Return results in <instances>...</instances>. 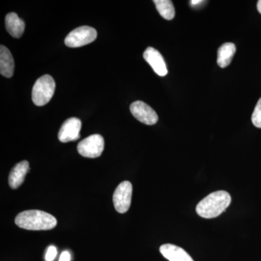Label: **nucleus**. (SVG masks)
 I'll return each mask as SVG.
<instances>
[{
	"label": "nucleus",
	"instance_id": "1",
	"mask_svg": "<svg viewBox=\"0 0 261 261\" xmlns=\"http://www.w3.org/2000/svg\"><path fill=\"white\" fill-rule=\"evenodd\" d=\"M231 202V196L227 192L221 190L213 192L199 202L196 211L204 219H214L224 213Z\"/></svg>",
	"mask_w": 261,
	"mask_h": 261
},
{
	"label": "nucleus",
	"instance_id": "2",
	"mask_svg": "<svg viewBox=\"0 0 261 261\" xmlns=\"http://www.w3.org/2000/svg\"><path fill=\"white\" fill-rule=\"evenodd\" d=\"M15 222L19 227L32 231L50 230L57 225V220L53 215L38 210L20 213L15 218Z\"/></svg>",
	"mask_w": 261,
	"mask_h": 261
},
{
	"label": "nucleus",
	"instance_id": "3",
	"mask_svg": "<svg viewBox=\"0 0 261 261\" xmlns=\"http://www.w3.org/2000/svg\"><path fill=\"white\" fill-rule=\"evenodd\" d=\"M56 82L49 75H44L38 79L32 89V100L37 106L47 104L54 95Z\"/></svg>",
	"mask_w": 261,
	"mask_h": 261
},
{
	"label": "nucleus",
	"instance_id": "4",
	"mask_svg": "<svg viewBox=\"0 0 261 261\" xmlns=\"http://www.w3.org/2000/svg\"><path fill=\"white\" fill-rule=\"evenodd\" d=\"M97 37V33L95 29L84 25L70 32L65 38V44L69 47H80L93 42Z\"/></svg>",
	"mask_w": 261,
	"mask_h": 261
},
{
	"label": "nucleus",
	"instance_id": "5",
	"mask_svg": "<svg viewBox=\"0 0 261 261\" xmlns=\"http://www.w3.org/2000/svg\"><path fill=\"white\" fill-rule=\"evenodd\" d=\"M104 147V139L102 136L93 135L80 142L77 149L79 153L84 157L96 159L102 154Z\"/></svg>",
	"mask_w": 261,
	"mask_h": 261
},
{
	"label": "nucleus",
	"instance_id": "6",
	"mask_svg": "<svg viewBox=\"0 0 261 261\" xmlns=\"http://www.w3.org/2000/svg\"><path fill=\"white\" fill-rule=\"evenodd\" d=\"M132 185L130 182H121L115 190L113 196V204L117 212L125 214L129 209L132 202Z\"/></svg>",
	"mask_w": 261,
	"mask_h": 261
},
{
	"label": "nucleus",
	"instance_id": "7",
	"mask_svg": "<svg viewBox=\"0 0 261 261\" xmlns=\"http://www.w3.org/2000/svg\"><path fill=\"white\" fill-rule=\"evenodd\" d=\"M130 113L139 121L146 125H154L159 121V116L150 106L142 101H136L130 105Z\"/></svg>",
	"mask_w": 261,
	"mask_h": 261
},
{
	"label": "nucleus",
	"instance_id": "8",
	"mask_svg": "<svg viewBox=\"0 0 261 261\" xmlns=\"http://www.w3.org/2000/svg\"><path fill=\"white\" fill-rule=\"evenodd\" d=\"M82 121L77 118H70L62 125L58 133V139L63 143L78 140L80 137Z\"/></svg>",
	"mask_w": 261,
	"mask_h": 261
},
{
	"label": "nucleus",
	"instance_id": "9",
	"mask_svg": "<svg viewBox=\"0 0 261 261\" xmlns=\"http://www.w3.org/2000/svg\"><path fill=\"white\" fill-rule=\"evenodd\" d=\"M143 57L145 61L152 67L154 73H157L160 76L167 75L168 70L166 63L163 56L157 49L152 47L147 48L144 53Z\"/></svg>",
	"mask_w": 261,
	"mask_h": 261
},
{
	"label": "nucleus",
	"instance_id": "10",
	"mask_svg": "<svg viewBox=\"0 0 261 261\" xmlns=\"http://www.w3.org/2000/svg\"><path fill=\"white\" fill-rule=\"evenodd\" d=\"M160 252L169 261H194L184 249L172 244L163 245L160 247Z\"/></svg>",
	"mask_w": 261,
	"mask_h": 261
},
{
	"label": "nucleus",
	"instance_id": "11",
	"mask_svg": "<svg viewBox=\"0 0 261 261\" xmlns=\"http://www.w3.org/2000/svg\"><path fill=\"white\" fill-rule=\"evenodd\" d=\"M29 170L30 168L28 161H23L15 165L10 171L8 178L10 187L13 190L18 189L23 183Z\"/></svg>",
	"mask_w": 261,
	"mask_h": 261
},
{
	"label": "nucleus",
	"instance_id": "12",
	"mask_svg": "<svg viewBox=\"0 0 261 261\" xmlns=\"http://www.w3.org/2000/svg\"><path fill=\"white\" fill-rule=\"evenodd\" d=\"M14 69V59L11 53L5 46H0V73L6 78H11Z\"/></svg>",
	"mask_w": 261,
	"mask_h": 261
},
{
	"label": "nucleus",
	"instance_id": "13",
	"mask_svg": "<svg viewBox=\"0 0 261 261\" xmlns=\"http://www.w3.org/2000/svg\"><path fill=\"white\" fill-rule=\"evenodd\" d=\"M5 27L10 35L17 39L21 37L25 30V23L15 13H8L6 15Z\"/></svg>",
	"mask_w": 261,
	"mask_h": 261
},
{
	"label": "nucleus",
	"instance_id": "14",
	"mask_svg": "<svg viewBox=\"0 0 261 261\" xmlns=\"http://www.w3.org/2000/svg\"><path fill=\"white\" fill-rule=\"evenodd\" d=\"M236 53V46L233 43H225L218 50V65L221 68L227 67L232 61L233 56Z\"/></svg>",
	"mask_w": 261,
	"mask_h": 261
},
{
	"label": "nucleus",
	"instance_id": "15",
	"mask_svg": "<svg viewBox=\"0 0 261 261\" xmlns=\"http://www.w3.org/2000/svg\"><path fill=\"white\" fill-rule=\"evenodd\" d=\"M154 5L163 18L172 20L175 16V9L173 3L170 0H154Z\"/></svg>",
	"mask_w": 261,
	"mask_h": 261
},
{
	"label": "nucleus",
	"instance_id": "16",
	"mask_svg": "<svg viewBox=\"0 0 261 261\" xmlns=\"http://www.w3.org/2000/svg\"><path fill=\"white\" fill-rule=\"evenodd\" d=\"M252 122L254 126L261 128V98L257 102L252 113Z\"/></svg>",
	"mask_w": 261,
	"mask_h": 261
},
{
	"label": "nucleus",
	"instance_id": "17",
	"mask_svg": "<svg viewBox=\"0 0 261 261\" xmlns=\"http://www.w3.org/2000/svg\"><path fill=\"white\" fill-rule=\"evenodd\" d=\"M57 254H58V251H57L56 247L50 246L48 247L47 253H46L45 255V260H54V259L56 258V257L57 256Z\"/></svg>",
	"mask_w": 261,
	"mask_h": 261
},
{
	"label": "nucleus",
	"instance_id": "18",
	"mask_svg": "<svg viewBox=\"0 0 261 261\" xmlns=\"http://www.w3.org/2000/svg\"><path fill=\"white\" fill-rule=\"evenodd\" d=\"M70 255L68 251H64L62 252L61 257H60L59 261H70Z\"/></svg>",
	"mask_w": 261,
	"mask_h": 261
},
{
	"label": "nucleus",
	"instance_id": "19",
	"mask_svg": "<svg viewBox=\"0 0 261 261\" xmlns=\"http://www.w3.org/2000/svg\"><path fill=\"white\" fill-rule=\"evenodd\" d=\"M202 3H203V1H202V0H192V1H190V5L192 6L195 7L197 5H200Z\"/></svg>",
	"mask_w": 261,
	"mask_h": 261
},
{
	"label": "nucleus",
	"instance_id": "20",
	"mask_svg": "<svg viewBox=\"0 0 261 261\" xmlns=\"http://www.w3.org/2000/svg\"><path fill=\"white\" fill-rule=\"evenodd\" d=\"M257 8L259 13H260L261 14V0H260V1L257 2Z\"/></svg>",
	"mask_w": 261,
	"mask_h": 261
}]
</instances>
